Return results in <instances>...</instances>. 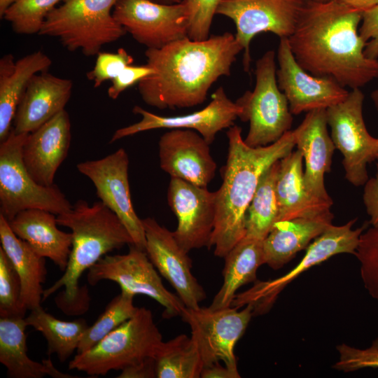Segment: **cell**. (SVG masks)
<instances>
[{
	"instance_id": "27",
	"label": "cell",
	"mask_w": 378,
	"mask_h": 378,
	"mask_svg": "<svg viewBox=\"0 0 378 378\" xmlns=\"http://www.w3.org/2000/svg\"><path fill=\"white\" fill-rule=\"evenodd\" d=\"M52 60L41 50L29 53L15 61L11 54L0 59V141L12 130L18 106L31 78L47 71Z\"/></svg>"
},
{
	"instance_id": "8",
	"label": "cell",
	"mask_w": 378,
	"mask_h": 378,
	"mask_svg": "<svg viewBox=\"0 0 378 378\" xmlns=\"http://www.w3.org/2000/svg\"><path fill=\"white\" fill-rule=\"evenodd\" d=\"M29 133L12 128L0 144V214L8 221L19 212L39 209L59 215L73 206L59 188L37 183L22 160V146Z\"/></svg>"
},
{
	"instance_id": "2",
	"label": "cell",
	"mask_w": 378,
	"mask_h": 378,
	"mask_svg": "<svg viewBox=\"0 0 378 378\" xmlns=\"http://www.w3.org/2000/svg\"><path fill=\"white\" fill-rule=\"evenodd\" d=\"M243 47L232 33L203 41L188 36L160 48H147L146 64L155 73L138 83L142 100L159 109L192 107L202 104L211 85L230 74Z\"/></svg>"
},
{
	"instance_id": "4",
	"label": "cell",
	"mask_w": 378,
	"mask_h": 378,
	"mask_svg": "<svg viewBox=\"0 0 378 378\" xmlns=\"http://www.w3.org/2000/svg\"><path fill=\"white\" fill-rule=\"evenodd\" d=\"M57 221L71 230V250L64 274L44 290L42 300L64 287L56 298L57 304L65 302L59 307L64 312L80 304V301L89 300L86 286L78 287L82 274L107 253L134 241L118 216L100 200L90 204L78 200L69 211L57 215Z\"/></svg>"
},
{
	"instance_id": "7",
	"label": "cell",
	"mask_w": 378,
	"mask_h": 378,
	"mask_svg": "<svg viewBox=\"0 0 378 378\" xmlns=\"http://www.w3.org/2000/svg\"><path fill=\"white\" fill-rule=\"evenodd\" d=\"M255 75L254 89L235 102L242 110L239 118L249 122L244 142L253 148L276 142L293 122L288 102L278 85L274 51H267L257 60Z\"/></svg>"
},
{
	"instance_id": "31",
	"label": "cell",
	"mask_w": 378,
	"mask_h": 378,
	"mask_svg": "<svg viewBox=\"0 0 378 378\" xmlns=\"http://www.w3.org/2000/svg\"><path fill=\"white\" fill-rule=\"evenodd\" d=\"M24 319L27 326H32L44 336L47 341L48 354H55L61 362L66 360L77 350L89 327L83 318L73 321H62L46 312L41 307L31 310Z\"/></svg>"
},
{
	"instance_id": "13",
	"label": "cell",
	"mask_w": 378,
	"mask_h": 378,
	"mask_svg": "<svg viewBox=\"0 0 378 378\" xmlns=\"http://www.w3.org/2000/svg\"><path fill=\"white\" fill-rule=\"evenodd\" d=\"M304 0H221L216 14L231 19L235 38L243 47V66L250 67V43L262 32L288 38L296 27Z\"/></svg>"
},
{
	"instance_id": "28",
	"label": "cell",
	"mask_w": 378,
	"mask_h": 378,
	"mask_svg": "<svg viewBox=\"0 0 378 378\" xmlns=\"http://www.w3.org/2000/svg\"><path fill=\"white\" fill-rule=\"evenodd\" d=\"M1 246L10 260L20 280V301L26 310L41 307L44 290L42 284L47 273L46 260L10 229L8 220L0 214Z\"/></svg>"
},
{
	"instance_id": "38",
	"label": "cell",
	"mask_w": 378,
	"mask_h": 378,
	"mask_svg": "<svg viewBox=\"0 0 378 378\" xmlns=\"http://www.w3.org/2000/svg\"><path fill=\"white\" fill-rule=\"evenodd\" d=\"M187 13V36L203 41L210 36V29L221 0H182Z\"/></svg>"
},
{
	"instance_id": "26",
	"label": "cell",
	"mask_w": 378,
	"mask_h": 378,
	"mask_svg": "<svg viewBox=\"0 0 378 378\" xmlns=\"http://www.w3.org/2000/svg\"><path fill=\"white\" fill-rule=\"evenodd\" d=\"M303 157L298 149L279 160L276 181V222L315 215L330 210L332 200L318 198L307 189L304 179Z\"/></svg>"
},
{
	"instance_id": "48",
	"label": "cell",
	"mask_w": 378,
	"mask_h": 378,
	"mask_svg": "<svg viewBox=\"0 0 378 378\" xmlns=\"http://www.w3.org/2000/svg\"><path fill=\"white\" fill-rule=\"evenodd\" d=\"M156 3L162 4H178L182 1V0H150Z\"/></svg>"
},
{
	"instance_id": "30",
	"label": "cell",
	"mask_w": 378,
	"mask_h": 378,
	"mask_svg": "<svg viewBox=\"0 0 378 378\" xmlns=\"http://www.w3.org/2000/svg\"><path fill=\"white\" fill-rule=\"evenodd\" d=\"M223 282L209 307H231L237 290L256 281L258 267L265 264L262 241L244 237L225 256Z\"/></svg>"
},
{
	"instance_id": "18",
	"label": "cell",
	"mask_w": 378,
	"mask_h": 378,
	"mask_svg": "<svg viewBox=\"0 0 378 378\" xmlns=\"http://www.w3.org/2000/svg\"><path fill=\"white\" fill-rule=\"evenodd\" d=\"M167 201L177 218L173 234L178 245L186 253L209 247L216 218V191L171 178Z\"/></svg>"
},
{
	"instance_id": "21",
	"label": "cell",
	"mask_w": 378,
	"mask_h": 378,
	"mask_svg": "<svg viewBox=\"0 0 378 378\" xmlns=\"http://www.w3.org/2000/svg\"><path fill=\"white\" fill-rule=\"evenodd\" d=\"M71 140V122L65 109L27 134L22 160L37 183L55 184V174L68 155Z\"/></svg>"
},
{
	"instance_id": "1",
	"label": "cell",
	"mask_w": 378,
	"mask_h": 378,
	"mask_svg": "<svg viewBox=\"0 0 378 378\" xmlns=\"http://www.w3.org/2000/svg\"><path fill=\"white\" fill-rule=\"evenodd\" d=\"M361 11L337 0L304 1L288 43L297 62L307 72L334 79L343 87L360 88L378 77V59L364 54L358 26Z\"/></svg>"
},
{
	"instance_id": "34",
	"label": "cell",
	"mask_w": 378,
	"mask_h": 378,
	"mask_svg": "<svg viewBox=\"0 0 378 378\" xmlns=\"http://www.w3.org/2000/svg\"><path fill=\"white\" fill-rule=\"evenodd\" d=\"M134 296L121 291L115 297L96 321L89 326L79 342L76 352L82 353L90 349L107 334L132 317L138 309L133 303Z\"/></svg>"
},
{
	"instance_id": "20",
	"label": "cell",
	"mask_w": 378,
	"mask_h": 378,
	"mask_svg": "<svg viewBox=\"0 0 378 378\" xmlns=\"http://www.w3.org/2000/svg\"><path fill=\"white\" fill-rule=\"evenodd\" d=\"M160 168L171 178L206 188L214 178L217 165L209 144L196 131L171 129L158 141Z\"/></svg>"
},
{
	"instance_id": "47",
	"label": "cell",
	"mask_w": 378,
	"mask_h": 378,
	"mask_svg": "<svg viewBox=\"0 0 378 378\" xmlns=\"http://www.w3.org/2000/svg\"><path fill=\"white\" fill-rule=\"evenodd\" d=\"M15 0H0V17L2 18L3 15L8 7Z\"/></svg>"
},
{
	"instance_id": "51",
	"label": "cell",
	"mask_w": 378,
	"mask_h": 378,
	"mask_svg": "<svg viewBox=\"0 0 378 378\" xmlns=\"http://www.w3.org/2000/svg\"><path fill=\"white\" fill-rule=\"evenodd\" d=\"M304 1H316V2H326L330 0H304Z\"/></svg>"
},
{
	"instance_id": "50",
	"label": "cell",
	"mask_w": 378,
	"mask_h": 378,
	"mask_svg": "<svg viewBox=\"0 0 378 378\" xmlns=\"http://www.w3.org/2000/svg\"><path fill=\"white\" fill-rule=\"evenodd\" d=\"M374 159L378 161V137L376 138L375 146L374 150Z\"/></svg>"
},
{
	"instance_id": "11",
	"label": "cell",
	"mask_w": 378,
	"mask_h": 378,
	"mask_svg": "<svg viewBox=\"0 0 378 378\" xmlns=\"http://www.w3.org/2000/svg\"><path fill=\"white\" fill-rule=\"evenodd\" d=\"M253 315V308L248 304L241 310L233 306L218 309L185 307L180 316L190 327L204 367L223 362L238 370L234 346Z\"/></svg>"
},
{
	"instance_id": "42",
	"label": "cell",
	"mask_w": 378,
	"mask_h": 378,
	"mask_svg": "<svg viewBox=\"0 0 378 378\" xmlns=\"http://www.w3.org/2000/svg\"><path fill=\"white\" fill-rule=\"evenodd\" d=\"M359 34L365 43V55L378 59V5L362 13Z\"/></svg>"
},
{
	"instance_id": "33",
	"label": "cell",
	"mask_w": 378,
	"mask_h": 378,
	"mask_svg": "<svg viewBox=\"0 0 378 378\" xmlns=\"http://www.w3.org/2000/svg\"><path fill=\"white\" fill-rule=\"evenodd\" d=\"M279 168V160L261 176L246 210L244 237L263 241L276 222L278 204L275 187Z\"/></svg>"
},
{
	"instance_id": "23",
	"label": "cell",
	"mask_w": 378,
	"mask_h": 378,
	"mask_svg": "<svg viewBox=\"0 0 378 378\" xmlns=\"http://www.w3.org/2000/svg\"><path fill=\"white\" fill-rule=\"evenodd\" d=\"M73 82L48 71L35 74L18 106L13 130L30 133L64 110L70 99Z\"/></svg>"
},
{
	"instance_id": "32",
	"label": "cell",
	"mask_w": 378,
	"mask_h": 378,
	"mask_svg": "<svg viewBox=\"0 0 378 378\" xmlns=\"http://www.w3.org/2000/svg\"><path fill=\"white\" fill-rule=\"evenodd\" d=\"M155 360L158 378H200L204 367L195 342L186 334L163 341Z\"/></svg>"
},
{
	"instance_id": "36",
	"label": "cell",
	"mask_w": 378,
	"mask_h": 378,
	"mask_svg": "<svg viewBox=\"0 0 378 378\" xmlns=\"http://www.w3.org/2000/svg\"><path fill=\"white\" fill-rule=\"evenodd\" d=\"M21 283L10 260L0 246V316L1 318H25L26 310L20 301Z\"/></svg>"
},
{
	"instance_id": "17",
	"label": "cell",
	"mask_w": 378,
	"mask_h": 378,
	"mask_svg": "<svg viewBox=\"0 0 378 378\" xmlns=\"http://www.w3.org/2000/svg\"><path fill=\"white\" fill-rule=\"evenodd\" d=\"M276 79L292 114L326 109L343 101L349 91L334 79L313 75L295 60L288 38H281L277 49Z\"/></svg>"
},
{
	"instance_id": "22",
	"label": "cell",
	"mask_w": 378,
	"mask_h": 378,
	"mask_svg": "<svg viewBox=\"0 0 378 378\" xmlns=\"http://www.w3.org/2000/svg\"><path fill=\"white\" fill-rule=\"evenodd\" d=\"M326 109H315L305 115L293 131L295 144L304 161V179L309 191L314 196L331 200L324 183L330 172L335 146L328 130Z\"/></svg>"
},
{
	"instance_id": "29",
	"label": "cell",
	"mask_w": 378,
	"mask_h": 378,
	"mask_svg": "<svg viewBox=\"0 0 378 378\" xmlns=\"http://www.w3.org/2000/svg\"><path fill=\"white\" fill-rule=\"evenodd\" d=\"M24 318H0V362L12 378L72 377L53 365L50 358L42 363L31 360L27 355Z\"/></svg>"
},
{
	"instance_id": "41",
	"label": "cell",
	"mask_w": 378,
	"mask_h": 378,
	"mask_svg": "<svg viewBox=\"0 0 378 378\" xmlns=\"http://www.w3.org/2000/svg\"><path fill=\"white\" fill-rule=\"evenodd\" d=\"M155 73V70L147 64L140 66L129 65L115 78L111 80V85L108 88L107 94L110 99H116L127 88Z\"/></svg>"
},
{
	"instance_id": "6",
	"label": "cell",
	"mask_w": 378,
	"mask_h": 378,
	"mask_svg": "<svg viewBox=\"0 0 378 378\" xmlns=\"http://www.w3.org/2000/svg\"><path fill=\"white\" fill-rule=\"evenodd\" d=\"M118 0H64L46 17L39 35L58 38L69 51L93 56L127 31L111 10Z\"/></svg>"
},
{
	"instance_id": "16",
	"label": "cell",
	"mask_w": 378,
	"mask_h": 378,
	"mask_svg": "<svg viewBox=\"0 0 378 378\" xmlns=\"http://www.w3.org/2000/svg\"><path fill=\"white\" fill-rule=\"evenodd\" d=\"M241 111L240 106L227 96L222 86L213 93L211 101L206 107L187 115H159L135 106L132 112L140 115L141 119L136 123L118 129L109 143L142 132L166 128L195 130L210 145L220 131L234 125V120L239 117Z\"/></svg>"
},
{
	"instance_id": "25",
	"label": "cell",
	"mask_w": 378,
	"mask_h": 378,
	"mask_svg": "<svg viewBox=\"0 0 378 378\" xmlns=\"http://www.w3.org/2000/svg\"><path fill=\"white\" fill-rule=\"evenodd\" d=\"M17 237L27 242L41 256L50 259L60 270L66 268L72 234L57 227V215L39 209L19 212L8 221Z\"/></svg>"
},
{
	"instance_id": "46",
	"label": "cell",
	"mask_w": 378,
	"mask_h": 378,
	"mask_svg": "<svg viewBox=\"0 0 378 378\" xmlns=\"http://www.w3.org/2000/svg\"><path fill=\"white\" fill-rule=\"evenodd\" d=\"M359 11L363 12L378 5V0H337Z\"/></svg>"
},
{
	"instance_id": "12",
	"label": "cell",
	"mask_w": 378,
	"mask_h": 378,
	"mask_svg": "<svg viewBox=\"0 0 378 378\" xmlns=\"http://www.w3.org/2000/svg\"><path fill=\"white\" fill-rule=\"evenodd\" d=\"M364 94L360 88L351 89L340 103L326 108L331 138L343 155L345 178L355 186L369 178L367 165L374 160L376 138L367 130L363 114Z\"/></svg>"
},
{
	"instance_id": "10",
	"label": "cell",
	"mask_w": 378,
	"mask_h": 378,
	"mask_svg": "<svg viewBox=\"0 0 378 378\" xmlns=\"http://www.w3.org/2000/svg\"><path fill=\"white\" fill-rule=\"evenodd\" d=\"M88 282L94 286L102 280L116 282L121 291L147 295L164 307L163 316H181L186 307L178 296L164 286L146 252L134 244L126 254L105 255L89 268Z\"/></svg>"
},
{
	"instance_id": "15",
	"label": "cell",
	"mask_w": 378,
	"mask_h": 378,
	"mask_svg": "<svg viewBox=\"0 0 378 378\" xmlns=\"http://www.w3.org/2000/svg\"><path fill=\"white\" fill-rule=\"evenodd\" d=\"M113 15L147 48H160L187 37L188 18L183 1L162 4L150 0H118Z\"/></svg>"
},
{
	"instance_id": "3",
	"label": "cell",
	"mask_w": 378,
	"mask_h": 378,
	"mask_svg": "<svg viewBox=\"0 0 378 378\" xmlns=\"http://www.w3.org/2000/svg\"><path fill=\"white\" fill-rule=\"evenodd\" d=\"M227 155L223 182L216 192V212L208 248L225 258L245 236L246 214L264 172L293 151V130L265 146L251 147L242 138L241 128L232 125L227 132Z\"/></svg>"
},
{
	"instance_id": "14",
	"label": "cell",
	"mask_w": 378,
	"mask_h": 378,
	"mask_svg": "<svg viewBox=\"0 0 378 378\" xmlns=\"http://www.w3.org/2000/svg\"><path fill=\"white\" fill-rule=\"evenodd\" d=\"M76 168L92 182L100 201L122 222L132 237L134 245L145 251L142 219L136 214L131 198L129 157L126 150L120 148L102 158L80 162Z\"/></svg>"
},
{
	"instance_id": "37",
	"label": "cell",
	"mask_w": 378,
	"mask_h": 378,
	"mask_svg": "<svg viewBox=\"0 0 378 378\" xmlns=\"http://www.w3.org/2000/svg\"><path fill=\"white\" fill-rule=\"evenodd\" d=\"M355 255L365 288L378 301V228L372 227L361 234Z\"/></svg>"
},
{
	"instance_id": "39",
	"label": "cell",
	"mask_w": 378,
	"mask_h": 378,
	"mask_svg": "<svg viewBox=\"0 0 378 378\" xmlns=\"http://www.w3.org/2000/svg\"><path fill=\"white\" fill-rule=\"evenodd\" d=\"M339 358L332 368L344 372L364 368H378V337L365 349H358L342 343L336 346Z\"/></svg>"
},
{
	"instance_id": "9",
	"label": "cell",
	"mask_w": 378,
	"mask_h": 378,
	"mask_svg": "<svg viewBox=\"0 0 378 378\" xmlns=\"http://www.w3.org/2000/svg\"><path fill=\"white\" fill-rule=\"evenodd\" d=\"M356 218L342 225L330 226L307 248L302 260L284 275L268 281H255L248 290L236 295L232 306L237 308L250 304L254 314H262L272 307L285 287L312 267L340 253L355 255L365 225L353 229Z\"/></svg>"
},
{
	"instance_id": "49",
	"label": "cell",
	"mask_w": 378,
	"mask_h": 378,
	"mask_svg": "<svg viewBox=\"0 0 378 378\" xmlns=\"http://www.w3.org/2000/svg\"><path fill=\"white\" fill-rule=\"evenodd\" d=\"M372 99L378 112V88L372 92Z\"/></svg>"
},
{
	"instance_id": "40",
	"label": "cell",
	"mask_w": 378,
	"mask_h": 378,
	"mask_svg": "<svg viewBox=\"0 0 378 378\" xmlns=\"http://www.w3.org/2000/svg\"><path fill=\"white\" fill-rule=\"evenodd\" d=\"M97 55L93 69L86 74L87 78L93 81L94 88H99L104 82L113 80L134 62L133 57L122 48L116 52H99Z\"/></svg>"
},
{
	"instance_id": "35",
	"label": "cell",
	"mask_w": 378,
	"mask_h": 378,
	"mask_svg": "<svg viewBox=\"0 0 378 378\" xmlns=\"http://www.w3.org/2000/svg\"><path fill=\"white\" fill-rule=\"evenodd\" d=\"M63 1L15 0L6 10L2 18L10 22L16 34H38L48 15Z\"/></svg>"
},
{
	"instance_id": "24",
	"label": "cell",
	"mask_w": 378,
	"mask_h": 378,
	"mask_svg": "<svg viewBox=\"0 0 378 378\" xmlns=\"http://www.w3.org/2000/svg\"><path fill=\"white\" fill-rule=\"evenodd\" d=\"M333 218L328 210L276 222L262 241L265 264L275 270L281 268L331 226Z\"/></svg>"
},
{
	"instance_id": "19",
	"label": "cell",
	"mask_w": 378,
	"mask_h": 378,
	"mask_svg": "<svg viewBox=\"0 0 378 378\" xmlns=\"http://www.w3.org/2000/svg\"><path fill=\"white\" fill-rule=\"evenodd\" d=\"M145 251L158 272L175 289L186 307L197 308L206 298L204 289L191 272L192 260L177 243L173 232L151 217L142 219Z\"/></svg>"
},
{
	"instance_id": "45",
	"label": "cell",
	"mask_w": 378,
	"mask_h": 378,
	"mask_svg": "<svg viewBox=\"0 0 378 378\" xmlns=\"http://www.w3.org/2000/svg\"><path fill=\"white\" fill-rule=\"evenodd\" d=\"M238 370H232L220 363H216L204 367L201 372V378H239Z\"/></svg>"
},
{
	"instance_id": "5",
	"label": "cell",
	"mask_w": 378,
	"mask_h": 378,
	"mask_svg": "<svg viewBox=\"0 0 378 378\" xmlns=\"http://www.w3.org/2000/svg\"><path fill=\"white\" fill-rule=\"evenodd\" d=\"M162 342L151 311L138 307L132 317L94 346L77 353L69 362V368L92 377L104 376L111 370H122L148 357L155 358Z\"/></svg>"
},
{
	"instance_id": "43",
	"label": "cell",
	"mask_w": 378,
	"mask_h": 378,
	"mask_svg": "<svg viewBox=\"0 0 378 378\" xmlns=\"http://www.w3.org/2000/svg\"><path fill=\"white\" fill-rule=\"evenodd\" d=\"M375 176L365 182L363 193V201L367 214L370 216V224L378 228V162Z\"/></svg>"
},
{
	"instance_id": "44",
	"label": "cell",
	"mask_w": 378,
	"mask_h": 378,
	"mask_svg": "<svg viewBox=\"0 0 378 378\" xmlns=\"http://www.w3.org/2000/svg\"><path fill=\"white\" fill-rule=\"evenodd\" d=\"M118 378H154L156 377V365L154 357H148L140 363L121 370Z\"/></svg>"
}]
</instances>
